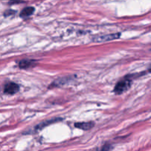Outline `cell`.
<instances>
[{
    "label": "cell",
    "instance_id": "cell-1",
    "mask_svg": "<svg viewBox=\"0 0 151 151\" xmlns=\"http://www.w3.org/2000/svg\"><path fill=\"white\" fill-rule=\"evenodd\" d=\"M131 85V80H124V81H119L117 83L116 86L114 87V92L116 94H121L123 92L126 91L130 88Z\"/></svg>",
    "mask_w": 151,
    "mask_h": 151
},
{
    "label": "cell",
    "instance_id": "cell-2",
    "mask_svg": "<svg viewBox=\"0 0 151 151\" xmlns=\"http://www.w3.org/2000/svg\"><path fill=\"white\" fill-rule=\"evenodd\" d=\"M121 35L120 33H112L108 34V35H97L93 38V41L95 42H104V41H111V40L117 39Z\"/></svg>",
    "mask_w": 151,
    "mask_h": 151
},
{
    "label": "cell",
    "instance_id": "cell-4",
    "mask_svg": "<svg viewBox=\"0 0 151 151\" xmlns=\"http://www.w3.org/2000/svg\"><path fill=\"white\" fill-rule=\"evenodd\" d=\"M94 123L92 122H77L75 124V127L79 129H82L83 131H87V130H90L94 127Z\"/></svg>",
    "mask_w": 151,
    "mask_h": 151
},
{
    "label": "cell",
    "instance_id": "cell-7",
    "mask_svg": "<svg viewBox=\"0 0 151 151\" xmlns=\"http://www.w3.org/2000/svg\"><path fill=\"white\" fill-rule=\"evenodd\" d=\"M60 119H50V120L45 121V122H42V123H41V124H39L38 125H37V126L35 128V129L39 131V130H41V129H43L44 128H45V126H47V125H51V124L55 123V122H58V121L60 120Z\"/></svg>",
    "mask_w": 151,
    "mask_h": 151
},
{
    "label": "cell",
    "instance_id": "cell-8",
    "mask_svg": "<svg viewBox=\"0 0 151 151\" xmlns=\"http://www.w3.org/2000/svg\"><path fill=\"white\" fill-rule=\"evenodd\" d=\"M149 72H150V73H151V67L150 68V69H149Z\"/></svg>",
    "mask_w": 151,
    "mask_h": 151
},
{
    "label": "cell",
    "instance_id": "cell-5",
    "mask_svg": "<svg viewBox=\"0 0 151 151\" xmlns=\"http://www.w3.org/2000/svg\"><path fill=\"white\" fill-rule=\"evenodd\" d=\"M35 60H23L22 61H20L19 66L21 69H26L28 68L32 67L33 66H35Z\"/></svg>",
    "mask_w": 151,
    "mask_h": 151
},
{
    "label": "cell",
    "instance_id": "cell-6",
    "mask_svg": "<svg viewBox=\"0 0 151 151\" xmlns=\"http://www.w3.org/2000/svg\"><path fill=\"white\" fill-rule=\"evenodd\" d=\"M34 11H35V8L34 7H27L22 10V12L20 13V16L22 18L29 17V16H31L34 13Z\"/></svg>",
    "mask_w": 151,
    "mask_h": 151
},
{
    "label": "cell",
    "instance_id": "cell-3",
    "mask_svg": "<svg viewBox=\"0 0 151 151\" xmlns=\"http://www.w3.org/2000/svg\"><path fill=\"white\" fill-rule=\"evenodd\" d=\"M19 91V86L15 83H8L4 88V92L7 94H14Z\"/></svg>",
    "mask_w": 151,
    "mask_h": 151
}]
</instances>
